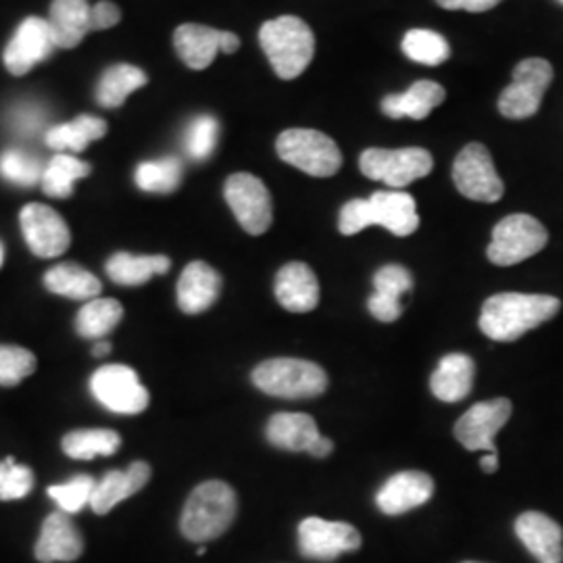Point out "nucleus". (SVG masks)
<instances>
[{
    "instance_id": "393cba45",
    "label": "nucleus",
    "mask_w": 563,
    "mask_h": 563,
    "mask_svg": "<svg viewBox=\"0 0 563 563\" xmlns=\"http://www.w3.org/2000/svg\"><path fill=\"white\" fill-rule=\"evenodd\" d=\"M444 97L446 92L441 84L420 80L411 84V88L401 95H388L383 101V111L393 120H426L439 104H443Z\"/></svg>"
},
{
    "instance_id": "c756f323",
    "label": "nucleus",
    "mask_w": 563,
    "mask_h": 563,
    "mask_svg": "<svg viewBox=\"0 0 563 563\" xmlns=\"http://www.w3.org/2000/svg\"><path fill=\"white\" fill-rule=\"evenodd\" d=\"M172 267L169 257L165 255H132V253H115L107 262L109 278L121 286H141L153 276H163Z\"/></svg>"
},
{
    "instance_id": "0eeeda50",
    "label": "nucleus",
    "mask_w": 563,
    "mask_h": 563,
    "mask_svg": "<svg viewBox=\"0 0 563 563\" xmlns=\"http://www.w3.org/2000/svg\"><path fill=\"white\" fill-rule=\"evenodd\" d=\"M549 241L543 223L526 213H514L495 225L488 244V260L495 265L509 267L541 253Z\"/></svg>"
},
{
    "instance_id": "7ed1b4c3",
    "label": "nucleus",
    "mask_w": 563,
    "mask_h": 563,
    "mask_svg": "<svg viewBox=\"0 0 563 563\" xmlns=\"http://www.w3.org/2000/svg\"><path fill=\"white\" fill-rule=\"evenodd\" d=\"M239 511L236 493L220 481L202 483L192 490L181 511V534L192 543H209L222 537Z\"/></svg>"
},
{
    "instance_id": "c85d7f7f",
    "label": "nucleus",
    "mask_w": 563,
    "mask_h": 563,
    "mask_svg": "<svg viewBox=\"0 0 563 563\" xmlns=\"http://www.w3.org/2000/svg\"><path fill=\"white\" fill-rule=\"evenodd\" d=\"M44 286L74 301H92L99 299L102 284L97 276L84 269L78 263H60L44 274Z\"/></svg>"
},
{
    "instance_id": "79ce46f5",
    "label": "nucleus",
    "mask_w": 563,
    "mask_h": 563,
    "mask_svg": "<svg viewBox=\"0 0 563 563\" xmlns=\"http://www.w3.org/2000/svg\"><path fill=\"white\" fill-rule=\"evenodd\" d=\"M34 486V474L27 465L13 457L0 462V501H18L30 495Z\"/></svg>"
},
{
    "instance_id": "b1692460",
    "label": "nucleus",
    "mask_w": 563,
    "mask_h": 563,
    "mask_svg": "<svg viewBox=\"0 0 563 563\" xmlns=\"http://www.w3.org/2000/svg\"><path fill=\"white\" fill-rule=\"evenodd\" d=\"M222 41L223 32L199 23H184L174 34V46L190 69H207L222 51Z\"/></svg>"
},
{
    "instance_id": "f3484780",
    "label": "nucleus",
    "mask_w": 563,
    "mask_h": 563,
    "mask_svg": "<svg viewBox=\"0 0 563 563\" xmlns=\"http://www.w3.org/2000/svg\"><path fill=\"white\" fill-rule=\"evenodd\" d=\"M434 495V481L423 472H399L390 476L376 495V505L386 516H401L428 504Z\"/></svg>"
},
{
    "instance_id": "cd10ccee",
    "label": "nucleus",
    "mask_w": 563,
    "mask_h": 563,
    "mask_svg": "<svg viewBox=\"0 0 563 563\" xmlns=\"http://www.w3.org/2000/svg\"><path fill=\"white\" fill-rule=\"evenodd\" d=\"M267 441L295 453H309V449L322 437L316 420L307 413H276L269 418L265 428Z\"/></svg>"
},
{
    "instance_id": "f257e3e1",
    "label": "nucleus",
    "mask_w": 563,
    "mask_h": 563,
    "mask_svg": "<svg viewBox=\"0 0 563 563\" xmlns=\"http://www.w3.org/2000/svg\"><path fill=\"white\" fill-rule=\"evenodd\" d=\"M560 307L562 301L549 295L501 292L484 302L481 330L490 341H518L526 332L553 320Z\"/></svg>"
},
{
    "instance_id": "09e8293b",
    "label": "nucleus",
    "mask_w": 563,
    "mask_h": 563,
    "mask_svg": "<svg viewBox=\"0 0 563 563\" xmlns=\"http://www.w3.org/2000/svg\"><path fill=\"white\" fill-rule=\"evenodd\" d=\"M109 351H111V344L107 341H99L92 346V355L95 357H104Z\"/></svg>"
},
{
    "instance_id": "49530a36",
    "label": "nucleus",
    "mask_w": 563,
    "mask_h": 563,
    "mask_svg": "<svg viewBox=\"0 0 563 563\" xmlns=\"http://www.w3.org/2000/svg\"><path fill=\"white\" fill-rule=\"evenodd\" d=\"M239 48H241V38H239L236 34H232V32H223L222 53L232 55V53H236Z\"/></svg>"
},
{
    "instance_id": "a19ab883",
    "label": "nucleus",
    "mask_w": 563,
    "mask_h": 563,
    "mask_svg": "<svg viewBox=\"0 0 563 563\" xmlns=\"http://www.w3.org/2000/svg\"><path fill=\"white\" fill-rule=\"evenodd\" d=\"M36 369V357L27 349L0 344V386H18Z\"/></svg>"
},
{
    "instance_id": "2f4dec72",
    "label": "nucleus",
    "mask_w": 563,
    "mask_h": 563,
    "mask_svg": "<svg viewBox=\"0 0 563 563\" xmlns=\"http://www.w3.org/2000/svg\"><path fill=\"white\" fill-rule=\"evenodd\" d=\"M90 163L81 162L69 153L55 155L42 174V190L53 199H67L74 195V184L90 176Z\"/></svg>"
},
{
    "instance_id": "f03ea898",
    "label": "nucleus",
    "mask_w": 563,
    "mask_h": 563,
    "mask_svg": "<svg viewBox=\"0 0 563 563\" xmlns=\"http://www.w3.org/2000/svg\"><path fill=\"white\" fill-rule=\"evenodd\" d=\"M369 225H383L395 236H411L420 228L413 197L402 190H383L369 199H355L342 207L339 230L344 236L360 234Z\"/></svg>"
},
{
    "instance_id": "3c124183",
    "label": "nucleus",
    "mask_w": 563,
    "mask_h": 563,
    "mask_svg": "<svg viewBox=\"0 0 563 563\" xmlns=\"http://www.w3.org/2000/svg\"><path fill=\"white\" fill-rule=\"evenodd\" d=\"M465 563H481V562H465Z\"/></svg>"
},
{
    "instance_id": "f704fd0d",
    "label": "nucleus",
    "mask_w": 563,
    "mask_h": 563,
    "mask_svg": "<svg viewBox=\"0 0 563 563\" xmlns=\"http://www.w3.org/2000/svg\"><path fill=\"white\" fill-rule=\"evenodd\" d=\"M123 307L115 299H92L86 302L78 313L76 330L84 339L101 341L111 330L120 325Z\"/></svg>"
},
{
    "instance_id": "2eb2a0df",
    "label": "nucleus",
    "mask_w": 563,
    "mask_h": 563,
    "mask_svg": "<svg viewBox=\"0 0 563 563\" xmlns=\"http://www.w3.org/2000/svg\"><path fill=\"white\" fill-rule=\"evenodd\" d=\"M511 418L509 399L476 402L455 423V439L467 451L497 453L495 437Z\"/></svg>"
},
{
    "instance_id": "a211bd4d",
    "label": "nucleus",
    "mask_w": 563,
    "mask_h": 563,
    "mask_svg": "<svg viewBox=\"0 0 563 563\" xmlns=\"http://www.w3.org/2000/svg\"><path fill=\"white\" fill-rule=\"evenodd\" d=\"M276 299L286 311L307 313L320 302V282L307 263H286L276 276Z\"/></svg>"
},
{
    "instance_id": "7c9ffc66",
    "label": "nucleus",
    "mask_w": 563,
    "mask_h": 563,
    "mask_svg": "<svg viewBox=\"0 0 563 563\" xmlns=\"http://www.w3.org/2000/svg\"><path fill=\"white\" fill-rule=\"evenodd\" d=\"M107 134V121L95 115H78L69 123H60L46 132V144L59 153H81L90 142Z\"/></svg>"
},
{
    "instance_id": "39448f33",
    "label": "nucleus",
    "mask_w": 563,
    "mask_h": 563,
    "mask_svg": "<svg viewBox=\"0 0 563 563\" xmlns=\"http://www.w3.org/2000/svg\"><path fill=\"white\" fill-rule=\"evenodd\" d=\"M253 384L272 397L313 399L325 390L328 376L318 363L278 357L253 369Z\"/></svg>"
},
{
    "instance_id": "5701e85b",
    "label": "nucleus",
    "mask_w": 563,
    "mask_h": 563,
    "mask_svg": "<svg viewBox=\"0 0 563 563\" xmlns=\"http://www.w3.org/2000/svg\"><path fill=\"white\" fill-rule=\"evenodd\" d=\"M148 481H151V465L144 462H134L128 470L107 472L101 483H97L90 507L95 514L104 516L123 499L136 495Z\"/></svg>"
},
{
    "instance_id": "58836bf2",
    "label": "nucleus",
    "mask_w": 563,
    "mask_h": 563,
    "mask_svg": "<svg viewBox=\"0 0 563 563\" xmlns=\"http://www.w3.org/2000/svg\"><path fill=\"white\" fill-rule=\"evenodd\" d=\"M42 169L38 157L27 155L18 148H9L0 155V176L18 186H34L42 181Z\"/></svg>"
},
{
    "instance_id": "412c9836",
    "label": "nucleus",
    "mask_w": 563,
    "mask_h": 563,
    "mask_svg": "<svg viewBox=\"0 0 563 563\" xmlns=\"http://www.w3.org/2000/svg\"><path fill=\"white\" fill-rule=\"evenodd\" d=\"M84 551V541L78 528L65 511L51 514L42 523L36 543V560L41 563L76 562Z\"/></svg>"
},
{
    "instance_id": "bb28decb",
    "label": "nucleus",
    "mask_w": 563,
    "mask_h": 563,
    "mask_svg": "<svg viewBox=\"0 0 563 563\" xmlns=\"http://www.w3.org/2000/svg\"><path fill=\"white\" fill-rule=\"evenodd\" d=\"M474 362L463 353L444 355L437 365L430 388L432 395L443 402H460L472 393Z\"/></svg>"
},
{
    "instance_id": "dca6fc26",
    "label": "nucleus",
    "mask_w": 563,
    "mask_h": 563,
    "mask_svg": "<svg viewBox=\"0 0 563 563\" xmlns=\"http://www.w3.org/2000/svg\"><path fill=\"white\" fill-rule=\"evenodd\" d=\"M57 48L48 21L41 18H27L21 21L18 32L4 48V65L13 76H25L38 63L48 59Z\"/></svg>"
},
{
    "instance_id": "72a5a7b5",
    "label": "nucleus",
    "mask_w": 563,
    "mask_h": 563,
    "mask_svg": "<svg viewBox=\"0 0 563 563\" xmlns=\"http://www.w3.org/2000/svg\"><path fill=\"white\" fill-rule=\"evenodd\" d=\"M63 451L71 460H95V457H109L120 449L121 437L115 430H76L63 437Z\"/></svg>"
},
{
    "instance_id": "f8f14e48",
    "label": "nucleus",
    "mask_w": 563,
    "mask_h": 563,
    "mask_svg": "<svg viewBox=\"0 0 563 563\" xmlns=\"http://www.w3.org/2000/svg\"><path fill=\"white\" fill-rule=\"evenodd\" d=\"M453 181L463 197L478 202H497L505 192V184L488 148L481 142L463 146L453 163Z\"/></svg>"
},
{
    "instance_id": "ddd939ff",
    "label": "nucleus",
    "mask_w": 563,
    "mask_h": 563,
    "mask_svg": "<svg viewBox=\"0 0 563 563\" xmlns=\"http://www.w3.org/2000/svg\"><path fill=\"white\" fill-rule=\"evenodd\" d=\"M362 534L346 522H328L322 518H307L299 523V549L307 560L334 562L342 553L357 551Z\"/></svg>"
},
{
    "instance_id": "e433bc0d",
    "label": "nucleus",
    "mask_w": 563,
    "mask_h": 563,
    "mask_svg": "<svg viewBox=\"0 0 563 563\" xmlns=\"http://www.w3.org/2000/svg\"><path fill=\"white\" fill-rule=\"evenodd\" d=\"M402 53L422 65H441L449 59L451 48L439 32L432 30H411L402 38Z\"/></svg>"
},
{
    "instance_id": "603ef678",
    "label": "nucleus",
    "mask_w": 563,
    "mask_h": 563,
    "mask_svg": "<svg viewBox=\"0 0 563 563\" xmlns=\"http://www.w3.org/2000/svg\"><path fill=\"white\" fill-rule=\"evenodd\" d=\"M560 2H562V4H563V0H560Z\"/></svg>"
},
{
    "instance_id": "473e14b6",
    "label": "nucleus",
    "mask_w": 563,
    "mask_h": 563,
    "mask_svg": "<svg viewBox=\"0 0 563 563\" xmlns=\"http://www.w3.org/2000/svg\"><path fill=\"white\" fill-rule=\"evenodd\" d=\"M146 81H148V76L142 71L141 67L128 65V63L113 65L102 74L99 88H97V101L104 109H115V107H121L125 99L134 90L142 88Z\"/></svg>"
},
{
    "instance_id": "1a4fd4ad",
    "label": "nucleus",
    "mask_w": 563,
    "mask_h": 563,
    "mask_svg": "<svg viewBox=\"0 0 563 563\" xmlns=\"http://www.w3.org/2000/svg\"><path fill=\"white\" fill-rule=\"evenodd\" d=\"M553 81V67L544 59H526L516 65L514 80L499 97V111L507 120H528L543 102Z\"/></svg>"
},
{
    "instance_id": "6e6552de",
    "label": "nucleus",
    "mask_w": 563,
    "mask_h": 563,
    "mask_svg": "<svg viewBox=\"0 0 563 563\" xmlns=\"http://www.w3.org/2000/svg\"><path fill=\"white\" fill-rule=\"evenodd\" d=\"M363 176L369 180L384 181L390 188L401 190L411 181L426 178L434 162L426 148L409 146V148H367L360 159Z\"/></svg>"
},
{
    "instance_id": "9d476101",
    "label": "nucleus",
    "mask_w": 563,
    "mask_h": 563,
    "mask_svg": "<svg viewBox=\"0 0 563 563\" xmlns=\"http://www.w3.org/2000/svg\"><path fill=\"white\" fill-rule=\"evenodd\" d=\"M90 390L102 407L121 416L142 413L148 407V399H151L136 369L128 365L99 367L90 378Z\"/></svg>"
},
{
    "instance_id": "4468645a",
    "label": "nucleus",
    "mask_w": 563,
    "mask_h": 563,
    "mask_svg": "<svg viewBox=\"0 0 563 563\" xmlns=\"http://www.w3.org/2000/svg\"><path fill=\"white\" fill-rule=\"evenodd\" d=\"M21 232L34 255L42 260L59 257L71 242V234L65 220L55 209L42 202H30L21 209Z\"/></svg>"
},
{
    "instance_id": "aec40b11",
    "label": "nucleus",
    "mask_w": 563,
    "mask_h": 563,
    "mask_svg": "<svg viewBox=\"0 0 563 563\" xmlns=\"http://www.w3.org/2000/svg\"><path fill=\"white\" fill-rule=\"evenodd\" d=\"M516 534L541 563L563 562V530L541 511H526L516 520Z\"/></svg>"
},
{
    "instance_id": "de8ad7c7",
    "label": "nucleus",
    "mask_w": 563,
    "mask_h": 563,
    "mask_svg": "<svg viewBox=\"0 0 563 563\" xmlns=\"http://www.w3.org/2000/svg\"><path fill=\"white\" fill-rule=\"evenodd\" d=\"M481 467H483L484 474H495L499 470L497 453H484L483 460H481Z\"/></svg>"
},
{
    "instance_id": "4be33fe9",
    "label": "nucleus",
    "mask_w": 563,
    "mask_h": 563,
    "mask_svg": "<svg viewBox=\"0 0 563 563\" xmlns=\"http://www.w3.org/2000/svg\"><path fill=\"white\" fill-rule=\"evenodd\" d=\"M220 290L222 278L211 265L205 262L188 263L178 280V305L184 313L197 316L218 301Z\"/></svg>"
},
{
    "instance_id": "c03bdc74",
    "label": "nucleus",
    "mask_w": 563,
    "mask_h": 563,
    "mask_svg": "<svg viewBox=\"0 0 563 563\" xmlns=\"http://www.w3.org/2000/svg\"><path fill=\"white\" fill-rule=\"evenodd\" d=\"M443 9L449 11H470V13H484L497 7L504 0H437Z\"/></svg>"
},
{
    "instance_id": "37998d69",
    "label": "nucleus",
    "mask_w": 563,
    "mask_h": 563,
    "mask_svg": "<svg viewBox=\"0 0 563 563\" xmlns=\"http://www.w3.org/2000/svg\"><path fill=\"white\" fill-rule=\"evenodd\" d=\"M121 20V11L118 4L109 2V0H101L92 7L90 13V30L92 32H101V30H109L113 25H118Z\"/></svg>"
},
{
    "instance_id": "a878e982",
    "label": "nucleus",
    "mask_w": 563,
    "mask_h": 563,
    "mask_svg": "<svg viewBox=\"0 0 563 563\" xmlns=\"http://www.w3.org/2000/svg\"><path fill=\"white\" fill-rule=\"evenodd\" d=\"M92 7L88 0H55L51 4L48 25L57 48H76L90 30Z\"/></svg>"
},
{
    "instance_id": "20e7f679",
    "label": "nucleus",
    "mask_w": 563,
    "mask_h": 563,
    "mask_svg": "<svg viewBox=\"0 0 563 563\" xmlns=\"http://www.w3.org/2000/svg\"><path fill=\"white\" fill-rule=\"evenodd\" d=\"M263 53L282 80H295L309 67L316 53L311 27L295 15H280L260 30Z\"/></svg>"
},
{
    "instance_id": "6ab92c4d",
    "label": "nucleus",
    "mask_w": 563,
    "mask_h": 563,
    "mask_svg": "<svg viewBox=\"0 0 563 563\" xmlns=\"http://www.w3.org/2000/svg\"><path fill=\"white\" fill-rule=\"evenodd\" d=\"M413 278L402 265H384L374 276V295L367 301L369 313L378 322H397L401 318V299L411 292Z\"/></svg>"
},
{
    "instance_id": "c9c22d12",
    "label": "nucleus",
    "mask_w": 563,
    "mask_h": 563,
    "mask_svg": "<svg viewBox=\"0 0 563 563\" xmlns=\"http://www.w3.org/2000/svg\"><path fill=\"white\" fill-rule=\"evenodd\" d=\"M134 180L144 192L169 195L180 186L181 162L178 157H163L155 162L141 163L136 167Z\"/></svg>"
},
{
    "instance_id": "a18cd8bd",
    "label": "nucleus",
    "mask_w": 563,
    "mask_h": 563,
    "mask_svg": "<svg viewBox=\"0 0 563 563\" xmlns=\"http://www.w3.org/2000/svg\"><path fill=\"white\" fill-rule=\"evenodd\" d=\"M332 449H334V443L330 439H325V437H320L316 444L309 449V455H313V457H328L332 453Z\"/></svg>"
},
{
    "instance_id": "ea45409f",
    "label": "nucleus",
    "mask_w": 563,
    "mask_h": 563,
    "mask_svg": "<svg viewBox=\"0 0 563 563\" xmlns=\"http://www.w3.org/2000/svg\"><path fill=\"white\" fill-rule=\"evenodd\" d=\"M97 481L92 476H74L69 483L55 484L48 488V497L59 505L65 514H78L90 505Z\"/></svg>"
},
{
    "instance_id": "423d86ee",
    "label": "nucleus",
    "mask_w": 563,
    "mask_h": 563,
    "mask_svg": "<svg viewBox=\"0 0 563 563\" xmlns=\"http://www.w3.org/2000/svg\"><path fill=\"white\" fill-rule=\"evenodd\" d=\"M276 151L282 162L316 178H330L341 169L342 155L339 144L318 130H284L276 141Z\"/></svg>"
},
{
    "instance_id": "4c0bfd02",
    "label": "nucleus",
    "mask_w": 563,
    "mask_h": 563,
    "mask_svg": "<svg viewBox=\"0 0 563 563\" xmlns=\"http://www.w3.org/2000/svg\"><path fill=\"white\" fill-rule=\"evenodd\" d=\"M220 139V121L213 115H199L188 123L184 134L186 155L195 162H205L213 155Z\"/></svg>"
},
{
    "instance_id": "9b49d317",
    "label": "nucleus",
    "mask_w": 563,
    "mask_h": 563,
    "mask_svg": "<svg viewBox=\"0 0 563 563\" xmlns=\"http://www.w3.org/2000/svg\"><path fill=\"white\" fill-rule=\"evenodd\" d=\"M223 197L230 205L232 213L251 236H262L274 222L272 195L257 176L253 174H234L225 180Z\"/></svg>"
},
{
    "instance_id": "8fccbe9b",
    "label": "nucleus",
    "mask_w": 563,
    "mask_h": 563,
    "mask_svg": "<svg viewBox=\"0 0 563 563\" xmlns=\"http://www.w3.org/2000/svg\"><path fill=\"white\" fill-rule=\"evenodd\" d=\"M4 262V249H2V242H0V265Z\"/></svg>"
}]
</instances>
